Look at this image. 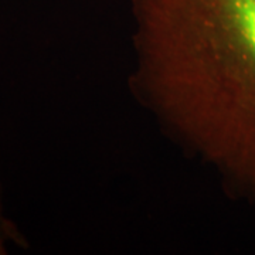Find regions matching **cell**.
<instances>
[{"label":"cell","mask_w":255,"mask_h":255,"mask_svg":"<svg viewBox=\"0 0 255 255\" xmlns=\"http://www.w3.org/2000/svg\"><path fill=\"white\" fill-rule=\"evenodd\" d=\"M7 254V247H6V243H4V237L0 234V255Z\"/></svg>","instance_id":"obj_2"},{"label":"cell","mask_w":255,"mask_h":255,"mask_svg":"<svg viewBox=\"0 0 255 255\" xmlns=\"http://www.w3.org/2000/svg\"><path fill=\"white\" fill-rule=\"evenodd\" d=\"M140 98L255 200V0H132Z\"/></svg>","instance_id":"obj_1"},{"label":"cell","mask_w":255,"mask_h":255,"mask_svg":"<svg viewBox=\"0 0 255 255\" xmlns=\"http://www.w3.org/2000/svg\"><path fill=\"white\" fill-rule=\"evenodd\" d=\"M0 206H1V204H0Z\"/></svg>","instance_id":"obj_3"}]
</instances>
